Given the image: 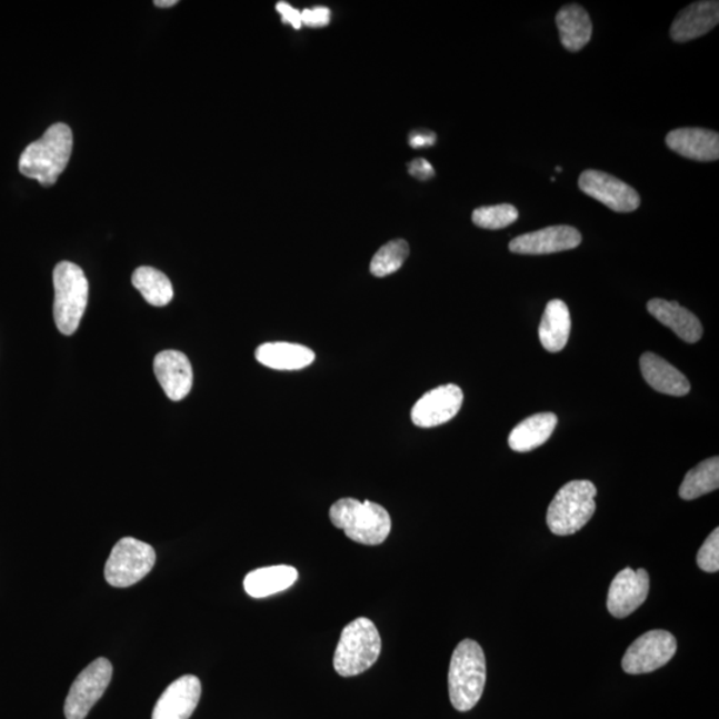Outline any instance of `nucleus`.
<instances>
[{
  "label": "nucleus",
  "instance_id": "obj_20",
  "mask_svg": "<svg viewBox=\"0 0 719 719\" xmlns=\"http://www.w3.org/2000/svg\"><path fill=\"white\" fill-rule=\"evenodd\" d=\"M254 356L261 366L277 371H299L311 366L316 358L311 349L292 342H266Z\"/></svg>",
  "mask_w": 719,
  "mask_h": 719
},
{
  "label": "nucleus",
  "instance_id": "obj_7",
  "mask_svg": "<svg viewBox=\"0 0 719 719\" xmlns=\"http://www.w3.org/2000/svg\"><path fill=\"white\" fill-rule=\"evenodd\" d=\"M157 562V553L143 541L126 537L120 540L107 560L106 581L116 588H129L142 581Z\"/></svg>",
  "mask_w": 719,
  "mask_h": 719
},
{
  "label": "nucleus",
  "instance_id": "obj_27",
  "mask_svg": "<svg viewBox=\"0 0 719 719\" xmlns=\"http://www.w3.org/2000/svg\"><path fill=\"white\" fill-rule=\"evenodd\" d=\"M409 254L406 240H392L376 252L371 261V272L376 278H386L398 272Z\"/></svg>",
  "mask_w": 719,
  "mask_h": 719
},
{
  "label": "nucleus",
  "instance_id": "obj_26",
  "mask_svg": "<svg viewBox=\"0 0 719 719\" xmlns=\"http://www.w3.org/2000/svg\"><path fill=\"white\" fill-rule=\"evenodd\" d=\"M719 487V459L711 457L690 470L680 488L683 500H696L698 497L715 492Z\"/></svg>",
  "mask_w": 719,
  "mask_h": 719
},
{
  "label": "nucleus",
  "instance_id": "obj_31",
  "mask_svg": "<svg viewBox=\"0 0 719 719\" xmlns=\"http://www.w3.org/2000/svg\"><path fill=\"white\" fill-rule=\"evenodd\" d=\"M409 173L419 180H429L435 177V168L426 159H416L408 166Z\"/></svg>",
  "mask_w": 719,
  "mask_h": 719
},
{
  "label": "nucleus",
  "instance_id": "obj_10",
  "mask_svg": "<svg viewBox=\"0 0 719 719\" xmlns=\"http://www.w3.org/2000/svg\"><path fill=\"white\" fill-rule=\"evenodd\" d=\"M578 186L583 193L616 212H633L641 204L640 194L622 180L597 170L581 173Z\"/></svg>",
  "mask_w": 719,
  "mask_h": 719
},
{
  "label": "nucleus",
  "instance_id": "obj_34",
  "mask_svg": "<svg viewBox=\"0 0 719 719\" xmlns=\"http://www.w3.org/2000/svg\"><path fill=\"white\" fill-rule=\"evenodd\" d=\"M174 4H178V0H157V2H154V6L161 7V9H166V7H172Z\"/></svg>",
  "mask_w": 719,
  "mask_h": 719
},
{
  "label": "nucleus",
  "instance_id": "obj_35",
  "mask_svg": "<svg viewBox=\"0 0 719 719\" xmlns=\"http://www.w3.org/2000/svg\"><path fill=\"white\" fill-rule=\"evenodd\" d=\"M556 170H557V172H561V171H562V168H561V167H557V168H556Z\"/></svg>",
  "mask_w": 719,
  "mask_h": 719
},
{
  "label": "nucleus",
  "instance_id": "obj_12",
  "mask_svg": "<svg viewBox=\"0 0 719 719\" xmlns=\"http://www.w3.org/2000/svg\"><path fill=\"white\" fill-rule=\"evenodd\" d=\"M650 581L647 570H621L610 585L608 593V610L616 618H625L647 601Z\"/></svg>",
  "mask_w": 719,
  "mask_h": 719
},
{
  "label": "nucleus",
  "instance_id": "obj_14",
  "mask_svg": "<svg viewBox=\"0 0 719 719\" xmlns=\"http://www.w3.org/2000/svg\"><path fill=\"white\" fill-rule=\"evenodd\" d=\"M201 683L198 677L184 676L173 681L154 705L152 719H190L198 708Z\"/></svg>",
  "mask_w": 719,
  "mask_h": 719
},
{
  "label": "nucleus",
  "instance_id": "obj_15",
  "mask_svg": "<svg viewBox=\"0 0 719 719\" xmlns=\"http://www.w3.org/2000/svg\"><path fill=\"white\" fill-rule=\"evenodd\" d=\"M153 372L168 399L180 401L190 395L193 373L190 360L179 351L160 352L153 360Z\"/></svg>",
  "mask_w": 719,
  "mask_h": 719
},
{
  "label": "nucleus",
  "instance_id": "obj_11",
  "mask_svg": "<svg viewBox=\"0 0 719 719\" xmlns=\"http://www.w3.org/2000/svg\"><path fill=\"white\" fill-rule=\"evenodd\" d=\"M463 395L455 385L432 389L416 402L411 418L415 426L433 428L446 425L460 412Z\"/></svg>",
  "mask_w": 719,
  "mask_h": 719
},
{
  "label": "nucleus",
  "instance_id": "obj_25",
  "mask_svg": "<svg viewBox=\"0 0 719 719\" xmlns=\"http://www.w3.org/2000/svg\"><path fill=\"white\" fill-rule=\"evenodd\" d=\"M132 284L143 299L153 307H164L173 299L170 279L152 267H140L132 274Z\"/></svg>",
  "mask_w": 719,
  "mask_h": 719
},
{
  "label": "nucleus",
  "instance_id": "obj_32",
  "mask_svg": "<svg viewBox=\"0 0 719 719\" xmlns=\"http://www.w3.org/2000/svg\"><path fill=\"white\" fill-rule=\"evenodd\" d=\"M277 10L284 23L291 24L293 29H301V12L299 10L293 9V7L287 2H279Z\"/></svg>",
  "mask_w": 719,
  "mask_h": 719
},
{
  "label": "nucleus",
  "instance_id": "obj_13",
  "mask_svg": "<svg viewBox=\"0 0 719 719\" xmlns=\"http://www.w3.org/2000/svg\"><path fill=\"white\" fill-rule=\"evenodd\" d=\"M581 241V233L576 228L553 226L515 238L509 250L519 254H549L575 250Z\"/></svg>",
  "mask_w": 719,
  "mask_h": 719
},
{
  "label": "nucleus",
  "instance_id": "obj_23",
  "mask_svg": "<svg viewBox=\"0 0 719 719\" xmlns=\"http://www.w3.org/2000/svg\"><path fill=\"white\" fill-rule=\"evenodd\" d=\"M561 43L568 51L577 52L590 42L593 24L587 10L578 4L562 7L556 17Z\"/></svg>",
  "mask_w": 719,
  "mask_h": 719
},
{
  "label": "nucleus",
  "instance_id": "obj_9",
  "mask_svg": "<svg viewBox=\"0 0 719 719\" xmlns=\"http://www.w3.org/2000/svg\"><path fill=\"white\" fill-rule=\"evenodd\" d=\"M677 651V641L667 630H651L630 645L622 669L628 675L651 673L667 665Z\"/></svg>",
  "mask_w": 719,
  "mask_h": 719
},
{
  "label": "nucleus",
  "instance_id": "obj_21",
  "mask_svg": "<svg viewBox=\"0 0 719 719\" xmlns=\"http://www.w3.org/2000/svg\"><path fill=\"white\" fill-rule=\"evenodd\" d=\"M570 329H572V320L566 302L549 301L539 328L542 347L552 353L562 351L568 344Z\"/></svg>",
  "mask_w": 719,
  "mask_h": 719
},
{
  "label": "nucleus",
  "instance_id": "obj_29",
  "mask_svg": "<svg viewBox=\"0 0 719 719\" xmlns=\"http://www.w3.org/2000/svg\"><path fill=\"white\" fill-rule=\"evenodd\" d=\"M697 563L703 572L716 573L719 570V529L710 533L697 555Z\"/></svg>",
  "mask_w": 719,
  "mask_h": 719
},
{
  "label": "nucleus",
  "instance_id": "obj_8",
  "mask_svg": "<svg viewBox=\"0 0 719 719\" xmlns=\"http://www.w3.org/2000/svg\"><path fill=\"white\" fill-rule=\"evenodd\" d=\"M112 678V665L107 658L98 660L87 667L72 683L69 696L66 698L64 716L67 719H84L91 709L103 697Z\"/></svg>",
  "mask_w": 719,
  "mask_h": 719
},
{
  "label": "nucleus",
  "instance_id": "obj_30",
  "mask_svg": "<svg viewBox=\"0 0 719 719\" xmlns=\"http://www.w3.org/2000/svg\"><path fill=\"white\" fill-rule=\"evenodd\" d=\"M331 22V11L327 7H314L301 12V23L308 27H324Z\"/></svg>",
  "mask_w": 719,
  "mask_h": 719
},
{
  "label": "nucleus",
  "instance_id": "obj_22",
  "mask_svg": "<svg viewBox=\"0 0 719 719\" xmlns=\"http://www.w3.org/2000/svg\"><path fill=\"white\" fill-rule=\"evenodd\" d=\"M557 427L555 413H537L520 422L509 435V447L515 452L527 453L543 446Z\"/></svg>",
  "mask_w": 719,
  "mask_h": 719
},
{
  "label": "nucleus",
  "instance_id": "obj_28",
  "mask_svg": "<svg viewBox=\"0 0 719 719\" xmlns=\"http://www.w3.org/2000/svg\"><path fill=\"white\" fill-rule=\"evenodd\" d=\"M519 219V211L512 204L480 207L473 211L472 220L483 230H502Z\"/></svg>",
  "mask_w": 719,
  "mask_h": 719
},
{
  "label": "nucleus",
  "instance_id": "obj_6",
  "mask_svg": "<svg viewBox=\"0 0 719 719\" xmlns=\"http://www.w3.org/2000/svg\"><path fill=\"white\" fill-rule=\"evenodd\" d=\"M53 319L57 328L66 336L77 332L89 302V280L82 268L70 261H62L53 270Z\"/></svg>",
  "mask_w": 719,
  "mask_h": 719
},
{
  "label": "nucleus",
  "instance_id": "obj_3",
  "mask_svg": "<svg viewBox=\"0 0 719 719\" xmlns=\"http://www.w3.org/2000/svg\"><path fill=\"white\" fill-rule=\"evenodd\" d=\"M329 519L336 528L344 530L348 539L362 546H380L392 529L391 516L386 508L368 500L336 501L329 510Z\"/></svg>",
  "mask_w": 719,
  "mask_h": 719
},
{
  "label": "nucleus",
  "instance_id": "obj_24",
  "mask_svg": "<svg viewBox=\"0 0 719 719\" xmlns=\"http://www.w3.org/2000/svg\"><path fill=\"white\" fill-rule=\"evenodd\" d=\"M298 578L299 572L293 567L260 568L247 575L244 589L253 598H266L291 588Z\"/></svg>",
  "mask_w": 719,
  "mask_h": 719
},
{
  "label": "nucleus",
  "instance_id": "obj_16",
  "mask_svg": "<svg viewBox=\"0 0 719 719\" xmlns=\"http://www.w3.org/2000/svg\"><path fill=\"white\" fill-rule=\"evenodd\" d=\"M719 23V3L717 0L709 2L691 3L683 9L670 27V37L678 43L689 42L715 30Z\"/></svg>",
  "mask_w": 719,
  "mask_h": 719
},
{
  "label": "nucleus",
  "instance_id": "obj_17",
  "mask_svg": "<svg viewBox=\"0 0 719 719\" xmlns=\"http://www.w3.org/2000/svg\"><path fill=\"white\" fill-rule=\"evenodd\" d=\"M648 311L655 319L667 326L678 338L695 344L700 341L703 333L701 321L689 309L678 304L677 301L653 299L648 302Z\"/></svg>",
  "mask_w": 719,
  "mask_h": 719
},
{
  "label": "nucleus",
  "instance_id": "obj_1",
  "mask_svg": "<svg viewBox=\"0 0 719 719\" xmlns=\"http://www.w3.org/2000/svg\"><path fill=\"white\" fill-rule=\"evenodd\" d=\"M72 142V131L69 126L63 123L51 126L42 138L27 146L20 154V173L39 181L44 187L56 184L69 164Z\"/></svg>",
  "mask_w": 719,
  "mask_h": 719
},
{
  "label": "nucleus",
  "instance_id": "obj_33",
  "mask_svg": "<svg viewBox=\"0 0 719 719\" xmlns=\"http://www.w3.org/2000/svg\"><path fill=\"white\" fill-rule=\"evenodd\" d=\"M436 140V133L431 131H418L411 133V137H409V144H411L412 148H416V150H419V148L433 146Z\"/></svg>",
  "mask_w": 719,
  "mask_h": 719
},
{
  "label": "nucleus",
  "instance_id": "obj_4",
  "mask_svg": "<svg viewBox=\"0 0 719 719\" xmlns=\"http://www.w3.org/2000/svg\"><path fill=\"white\" fill-rule=\"evenodd\" d=\"M381 637L376 625L366 617L356 618L342 630L333 657L336 673L354 677L365 673L379 660Z\"/></svg>",
  "mask_w": 719,
  "mask_h": 719
},
{
  "label": "nucleus",
  "instance_id": "obj_5",
  "mask_svg": "<svg viewBox=\"0 0 719 719\" xmlns=\"http://www.w3.org/2000/svg\"><path fill=\"white\" fill-rule=\"evenodd\" d=\"M597 489L588 480L570 481L550 502L547 522L550 532L570 536L581 530L596 512Z\"/></svg>",
  "mask_w": 719,
  "mask_h": 719
},
{
  "label": "nucleus",
  "instance_id": "obj_18",
  "mask_svg": "<svg viewBox=\"0 0 719 719\" xmlns=\"http://www.w3.org/2000/svg\"><path fill=\"white\" fill-rule=\"evenodd\" d=\"M667 144L671 151L697 161H715L719 158V136L705 129H678L668 133Z\"/></svg>",
  "mask_w": 719,
  "mask_h": 719
},
{
  "label": "nucleus",
  "instance_id": "obj_19",
  "mask_svg": "<svg viewBox=\"0 0 719 719\" xmlns=\"http://www.w3.org/2000/svg\"><path fill=\"white\" fill-rule=\"evenodd\" d=\"M640 367L645 381L657 392L677 396V398L690 392V382L687 376L660 356L651 352L643 353Z\"/></svg>",
  "mask_w": 719,
  "mask_h": 719
},
{
  "label": "nucleus",
  "instance_id": "obj_2",
  "mask_svg": "<svg viewBox=\"0 0 719 719\" xmlns=\"http://www.w3.org/2000/svg\"><path fill=\"white\" fill-rule=\"evenodd\" d=\"M449 697L459 711L472 710L481 700L487 682L486 655L479 643L463 640L453 651L449 667Z\"/></svg>",
  "mask_w": 719,
  "mask_h": 719
}]
</instances>
